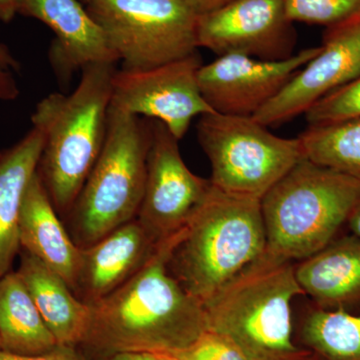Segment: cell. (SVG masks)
<instances>
[{
	"mask_svg": "<svg viewBox=\"0 0 360 360\" xmlns=\"http://www.w3.org/2000/svg\"><path fill=\"white\" fill-rule=\"evenodd\" d=\"M0 350H2L1 338H0Z\"/></svg>",
	"mask_w": 360,
	"mask_h": 360,
	"instance_id": "obj_34",
	"label": "cell"
},
{
	"mask_svg": "<svg viewBox=\"0 0 360 360\" xmlns=\"http://www.w3.org/2000/svg\"><path fill=\"white\" fill-rule=\"evenodd\" d=\"M18 13L41 21L53 32L49 63L63 84L87 66L120 61L79 0H20Z\"/></svg>",
	"mask_w": 360,
	"mask_h": 360,
	"instance_id": "obj_14",
	"label": "cell"
},
{
	"mask_svg": "<svg viewBox=\"0 0 360 360\" xmlns=\"http://www.w3.org/2000/svg\"><path fill=\"white\" fill-rule=\"evenodd\" d=\"M0 360H89L78 347L58 345L53 349L41 354H11L0 350Z\"/></svg>",
	"mask_w": 360,
	"mask_h": 360,
	"instance_id": "obj_26",
	"label": "cell"
},
{
	"mask_svg": "<svg viewBox=\"0 0 360 360\" xmlns=\"http://www.w3.org/2000/svg\"><path fill=\"white\" fill-rule=\"evenodd\" d=\"M150 143V120L110 105L101 155L63 219L80 250L136 219Z\"/></svg>",
	"mask_w": 360,
	"mask_h": 360,
	"instance_id": "obj_6",
	"label": "cell"
},
{
	"mask_svg": "<svg viewBox=\"0 0 360 360\" xmlns=\"http://www.w3.org/2000/svg\"><path fill=\"white\" fill-rule=\"evenodd\" d=\"M0 338L2 350L41 354L58 345L18 272L0 278Z\"/></svg>",
	"mask_w": 360,
	"mask_h": 360,
	"instance_id": "obj_20",
	"label": "cell"
},
{
	"mask_svg": "<svg viewBox=\"0 0 360 360\" xmlns=\"http://www.w3.org/2000/svg\"><path fill=\"white\" fill-rule=\"evenodd\" d=\"M181 1L196 15L200 16L226 6L232 0H181Z\"/></svg>",
	"mask_w": 360,
	"mask_h": 360,
	"instance_id": "obj_28",
	"label": "cell"
},
{
	"mask_svg": "<svg viewBox=\"0 0 360 360\" xmlns=\"http://www.w3.org/2000/svg\"><path fill=\"white\" fill-rule=\"evenodd\" d=\"M0 68L9 71H18L20 70V63L11 53L6 44L0 42Z\"/></svg>",
	"mask_w": 360,
	"mask_h": 360,
	"instance_id": "obj_30",
	"label": "cell"
},
{
	"mask_svg": "<svg viewBox=\"0 0 360 360\" xmlns=\"http://www.w3.org/2000/svg\"><path fill=\"white\" fill-rule=\"evenodd\" d=\"M94 360H165L158 354H148V352H118V354L108 355L101 359Z\"/></svg>",
	"mask_w": 360,
	"mask_h": 360,
	"instance_id": "obj_29",
	"label": "cell"
},
{
	"mask_svg": "<svg viewBox=\"0 0 360 360\" xmlns=\"http://www.w3.org/2000/svg\"><path fill=\"white\" fill-rule=\"evenodd\" d=\"M296 32L283 0H232L198 18V47L262 60L293 56Z\"/></svg>",
	"mask_w": 360,
	"mask_h": 360,
	"instance_id": "obj_11",
	"label": "cell"
},
{
	"mask_svg": "<svg viewBox=\"0 0 360 360\" xmlns=\"http://www.w3.org/2000/svg\"><path fill=\"white\" fill-rule=\"evenodd\" d=\"M41 130L32 127L11 148L0 151V278L20 252V215L26 188L44 148Z\"/></svg>",
	"mask_w": 360,
	"mask_h": 360,
	"instance_id": "obj_19",
	"label": "cell"
},
{
	"mask_svg": "<svg viewBox=\"0 0 360 360\" xmlns=\"http://www.w3.org/2000/svg\"><path fill=\"white\" fill-rule=\"evenodd\" d=\"M360 198V182L307 158L262 201L266 251L292 262L326 248L347 224Z\"/></svg>",
	"mask_w": 360,
	"mask_h": 360,
	"instance_id": "obj_5",
	"label": "cell"
},
{
	"mask_svg": "<svg viewBox=\"0 0 360 360\" xmlns=\"http://www.w3.org/2000/svg\"><path fill=\"white\" fill-rule=\"evenodd\" d=\"M160 356L172 360H252L231 340L210 330L189 347Z\"/></svg>",
	"mask_w": 360,
	"mask_h": 360,
	"instance_id": "obj_25",
	"label": "cell"
},
{
	"mask_svg": "<svg viewBox=\"0 0 360 360\" xmlns=\"http://www.w3.org/2000/svg\"><path fill=\"white\" fill-rule=\"evenodd\" d=\"M321 46L302 49L281 60L226 54L202 65L198 84L206 103L219 115L252 117L288 84Z\"/></svg>",
	"mask_w": 360,
	"mask_h": 360,
	"instance_id": "obj_13",
	"label": "cell"
},
{
	"mask_svg": "<svg viewBox=\"0 0 360 360\" xmlns=\"http://www.w3.org/2000/svg\"><path fill=\"white\" fill-rule=\"evenodd\" d=\"M163 359H165V360H172V359H167V357H163Z\"/></svg>",
	"mask_w": 360,
	"mask_h": 360,
	"instance_id": "obj_35",
	"label": "cell"
},
{
	"mask_svg": "<svg viewBox=\"0 0 360 360\" xmlns=\"http://www.w3.org/2000/svg\"><path fill=\"white\" fill-rule=\"evenodd\" d=\"M295 277L319 309H347L360 302V238L333 239L295 265Z\"/></svg>",
	"mask_w": 360,
	"mask_h": 360,
	"instance_id": "obj_17",
	"label": "cell"
},
{
	"mask_svg": "<svg viewBox=\"0 0 360 360\" xmlns=\"http://www.w3.org/2000/svg\"><path fill=\"white\" fill-rule=\"evenodd\" d=\"M304 295L295 265L265 251L203 304L207 330L252 360H292L307 354L292 340L291 302Z\"/></svg>",
	"mask_w": 360,
	"mask_h": 360,
	"instance_id": "obj_3",
	"label": "cell"
},
{
	"mask_svg": "<svg viewBox=\"0 0 360 360\" xmlns=\"http://www.w3.org/2000/svg\"><path fill=\"white\" fill-rule=\"evenodd\" d=\"M18 272L58 345L78 347L89 323L90 309L72 292L65 279L44 262L20 250Z\"/></svg>",
	"mask_w": 360,
	"mask_h": 360,
	"instance_id": "obj_18",
	"label": "cell"
},
{
	"mask_svg": "<svg viewBox=\"0 0 360 360\" xmlns=\"http://www.w3.org/2000/svg\"><path fill=\"white\" fill-rule=\"evenodd\" d=\"M115 65L87 66L70 94L52 92L32 113V127L41 130L44 137L37 174L63 219L103 148Z\"/></svg>",
	"mask_w": 360,
	"mask_h": 360,
	"instance_id": "obj_2",
	"label": "cell"
},
{
	"mask_svg": "<svg viewBox=\"0 0 360 360\" xmlns=\"http://www.w3.org/2000/svg\"><path fill=\"white\" fill-rule=\"evenodd\" d=\"M347 224L352 234L360 238V198L359 202L354 206V210L350 213Z\"/></svg>",
	"mask_w": 360,
	"mask_h": 360,
	"instance_id": "obj_32",
	"label": "cell"
},
{
	"mask_svg": "<svg viewBox=\"0 0 360 360\" xmlns=\"http://www.w3.org/2000/svg\"><path fill=\"white\" fill-rule=\"evenodd\" d=\"M186 229L161 241L129 281L90 305L89 328L79 345L87 359L118 352L170 354L193 345L207 330L205 307L167 269Z\"/></svg>",
	"mask_w": 360,
	"mask_h": 360,
	"instance_id": "obj_1",
	"label": "cell"
},
{
	"mask_svg": "<svg viewBox=\"0 0 360 360\" xmlns=\"http://www.w3.org/2000/svg\"><path fill=\"white\" fill-rule=\"evenodd\" d=\"M198 53L142 70H116L110 105L130 115L158 120L175 139H184L196 116L214 111L198 84Z\"/></svg>",
	"mask_w": 360,
	"mask_h": 360,
	"instance_id": "obj_9",
	"label": "cell"
},
{
	"mask_svg": "<svg viewBox=\"0 0 360 360\" xmlns=\"http://www.w3.org/2000/svg\"><path fill=\"white\" fill-rule=\"evenodd\" d=\"M305 116L310 127L360 118V77L323 97Z\"/></svg>",
	"mask_w": 360,
	"mask_h": 360,
	"instance_id": "obj_24",
	"label": "cell"
},
{
	"mask_svg": "<svg viewBox=\"0 0 360 360\" xmlns=\"http://www.w3.org/2000/svg\"><path fill=\"white\" fill-rule=\"evenodd\" d=\"M300 139L307 160L360 182V118L309 127Z\"/></svg>",
	"mask_w": 360,
	"mask_h": 360,
	"instance_id": "obj_22",
	"label": "cell"
},
{
	"mask_svg": "<svg viewBox=\"0 0 360 360\" xmlns=\"http://www.w3.org/2000/svg\"><path fill=\"white\" fill-rule=\"evenodd\" d=\"M265 251L260 200L212 186L174 246L167 269L181 288L203 305Z\"/></svg>",
	"mask_w": 360,
	"mask_h": 360,
	"instance_id": "obj_4",
	"label": "cell"
},
{
	"mask_svg": "<svg viewBox=\"0 0 360 360\" xmlns=\"http://www.w3.org/2000/svg\"><path fill=\"white\" fill-rule=\"evenodd\" d=\"M286 14L293 23L322 25L326 28L360 13V0H283Z\"/></svg>",
	"mask_w": 360,
	"mask_h": 360,
	"instance_id": "obj_23",
	"label": "cell"
},
{
	"mask_svg": "<svg viewBox=\"0 0 360 360\" xmlns=\"http://www.w3.org/2000/svg\"><path fill=\"white\" fill-rule=\"evenodd\" d=\"M20 243L21 250L59 274L73 290L80 248L71 238L37 172L26 188L21 205Z\"/></svg>",
	"mask_w": 360,
	"mask_h": 360,
	"instance_id": "obj_16",
	"label": "cell"
},
{
	"mask_svg": "<svg viewBox=\"0 0 360 360\" xmlns=\"http://www.w3.org/2000/svg\"><path fill=\"white\" fill-rule=\"evenodd\" d=\"M150 122L146 187L136 219L151 238L161 243L187 227L212 184L187 167L180 155L179 141L167 127L158 120Z\"/></svg>",
	"mask_w": 360,
	"mask_h": 360,
	"instance_id": "obj_10",
	"label": "cell"
},
{
	"mask_svg": "<svg viewBox=\"0 0 360 360\" xmlns=\"http://www.w3.org/2000/svg\"><path fill=\"white\" fill-rule=\"evenodd\" d=\"M198 139L212 165V186L262 201L279 179L305 158L302 141L283 139L252 117L207 113Z\"/></svg>",
	"mask_w": 360,
	"mask_h": 360,
	"instance_id": "obj_7",
	"label": "cell"
},
{
	"mask_svg": "<svg viewBox=\"0 0 360 360\" xmlns=\"http://www.w3.org/2000/svg\"><path fill=\"white\" fill-rule=\"evenodd\" d=\"M292 360H326L322 359L321 356H319V354H314V352H309L307 354L302 355V356L297 357V359H295Z\"/></svg>",
	"mask_w": 360,
	"mask_h": 360,
	"instance_id": "obj_33",
	"label": "cell"
},
{
	"mask_svg": "<svg viewBox=\"0 0 360 360\" xmlns=\"http://www.w3.org/2000/svg\"><path fill=\"white\" fill-rule=\"evenodd\" d=\"M160 243L151 238L136 219L122 225L80 250L73 293L89 307L99 302L136 274Z\"/></svg>",
	"mask_w": 360,
	"mask_h": 360,
	"instance_id": "obj_15",
	"label": "cell"
},
{
	"mask_svg": "<svg viewBox=\"0 0 360 360\" xmlns=\"http://www.w3.org/2000/svg\"><path fill=\"white\" fill-rule=\"evenodd\" d=\"M304 348L326 360H360V314L347 309L310 310L302 322Z\"/></svg>",
	"mask_w": 360,
	"mask_h": 360,
	"instance_id": "obj_21",
	"label": "cell"
},
{
	"mask_svg": "<svg viewBox=\"0 0 360 360\" xmlns=\"http://www.w3.org/2000/svg\"><path fill=\"white\" fill-rule=\"evenodd\" d=\"M20 0H0V21L11 22L18 13Z\"/></svg>",
	"mask_w": 360,
	"mask_h": 360,
	"instance_id": "obj_31",
	"label": "cell"
},
{
	"mask_svg": "<svg viewBox=\"0 0 360 360\" xmlns=\"http://www.w3.org/2000/svg\"><path fill=\"white\" fill-rule=\"evenodd\" d=\"M122 70H142L196 53L198 18L181 0H79Z\"/></svg>",
	"mask_w": 360,
	"mask_h": 360,
	"instance_id": "obj_8",
	"label": "cell"
},
{
	"mask_svg": "<svg viewBox=\"0 0 360 360\" xmlns=\"http://www.w3.org/2000/svg\"><path fill=\"white\" fill-rule=\"evenodd\" d=\"M20 94V87L13 71L0 68V101H15Z\"/></svg>",
	"mask_w": 360,
	"mask_h": 360,
	"instance_id": "obj_27",
	"label": "cell"
},
{
	"mask_svg": "<svg viewBox=\"0 0 360 360\" xmlns=\"http://www.w3.org/2000/svg\"><path fill=\"white\" fill-rule=\"evenodd\" d=\"M360 77V13L326 28L319 53L252 116L265 127L290 122Z\"/></svg>",
	"mask_w": 360,
	"mask_h": 360,
	"instance_id": "obj_12",
	"label": "cell"
}]
</instances>
